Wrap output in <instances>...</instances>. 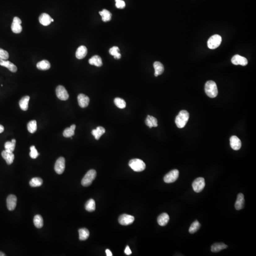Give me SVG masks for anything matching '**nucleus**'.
<instances>
[{
    "mask_svg": "<svg viewBox=\"0 0 256 256\" xmlns=\"http://www.w3.org/2000/svg\"><path fill=\"white\" fill-rule=\"evenodd\" d=\"M189 118V114L186 110H182L176 118L175 123L178 128H183Z\"/></svg>",
    "mask_w": 256,
    "mask_h": 256,
    "instance_id": "1",
    "label": "nucleus"
},
{
    "mask_svg": "<svg viewBox=\"0 0 256 256\" xmlns=\"http://www.w3.org/2000/svg\"><path fill=\"white\" fill-rule=\"evenodd\" d=\"M205 92L208 96L214 98L216 97L218 93L216 84L213 81H208L205 85Z\"/></svg>",
    "mask_w": 256,
    "mask_h": 256,
    "instance_id": "2",
    "label": "nucleus"
},
{
    "mask_svg": "<svg viewBox=\"0 0 256 256\" xmlns=\"http://www.w3.org/2000/svg\"><path fill=\"white\" fill-rule=\"evenodd\" d=\"M129 166L135 172H141L146 168V164L142 160L138 158H135L130 160Z\"/></svg>",
    "mask_w": 256,
    "mask_h": 256,
    "instance_id": "3",
    "label": "nucleus"
},
{
    "mask_svg": "<svg viewBox=\"0 0 256 256\" xmlns=\"http://www.w3.org/2000/svg\"><path fill=\"white\" fill-rule=\"evenodd\" d=\"M97 173L94 169H91L86 173L84 177L82 179L81 184L84 186H88L91 185L93 181L95 179Z\"/></svg>",
    "mask_w": 256,
    "mask_h": 256,
    "instance_id": "4",
    "label": "nucleus"
},
{
    "mask_svg": "<svg viewBox=\"0 0 256 256\" xmlns=\"http://www.w3.org/2000/svg\"><path fill=\"white\" fill-rule=\"evenodd\" d=\"M222 41V37L219 35L212 36L208 41V47L212 50L216 49L221 45Z\"/></svg>",
    "mask_w": 256,
    "mask_h": 256,
    "instance_id": "5",
    "label": "nucleus"
},
{
    "mask_svg": "<svg viewBox=\"0 0 256 256\" xmlns=\"http://www.w3.org/2000/svg\"><path fill=\"white\" fill-rule=\"evenodd\" d=\"M206 185L205 180L203 177H198L194 180L192 184V187L195 192L198 193L202 191Z\"/></svg>",
    "mask_w": 256,
    "mask_h": 256,
    "instance_id": "6",
    "label": "nucleus"
},
{
    "mask_svg": "<svg viewBox=\"0 0 256 256\" xmlns=\"http://www.w3.org/2000/svg\"><path fill=\"white\" fill-rule=\"evenodd\" d=\"M179 176V171L177 169H174L166 175L164 177V181L166 183L174 182Z\"/></svg>",
    "mask_w": 256,
    "mask_h": 256,
    "instance_id": "7",
    "label": "nucleus"
},
{
    "mask_svg": "<svg viewBox=\"0 0 256 256\" xmlns=\"http://www.w3.org/2000/svg\"><path fill=\"white\" fill-rule=\"evenodd\" d=\"M56 95L59 99L66 101L69 98V94L66 88L62 85H59L56 88Z\"/></svg>",
    "mask_w": 256,
    "mask_h": 256,
    "instance_id": "8",
    "label": "nucleus"
},
{
    "mask_svg": "<svg viewBox=\"0 0 256 256\" xmlns=\"http://www.w3.org/2000/svg\"><path fill=\"white\" fill-rule=\"evenodd\" d=\"M55 171L58 174H62L65 169V159L63 157H60L57 159L54 167Z\"/></svg>",
    "mask_w": 256,
    "mask_h": 256,
    "instance_id": "9",
    "label": "nucleus"
},
{
    "mask_svg": "<svg viewBox=\"0 0 256 256\" xmlns=\"http://www.w3.org/2000/svg\"><path fill=\"white\" fill-rule=\"evenodd\" d=\"M22 23L21 20L17 17H15L13 19L11 24V29L14 33L18 34L22 32V28L21 24Z\"/></svg>",
    "mask_w": 256,
    "mask_h": 256,
    "instance_id": "10",
    "label": "nucleus"
},
{
    "mask_svg": "<svg viewBox=\"0 0 256 256\" xmlns=\"http://www.w3.org/2000/svg\"><path fill=\"white\" fill-rule=\"evenodd\" d=\"M134 217L131 215L124 214L119 216V223L122 225H128L133 223Z\"/></svg>",
    "mask_w": 256,
    "mask_h": 256,
    "instance_id": "11",
    "label": "nucleus"
},
{
    "mask_svg": "<svg viewBox=\"0 0 256 256\" xmlns=\"http://www.w3.org/2000/svg\"><path fill=\"white\" fill-rule=\"evenodd\" d=\"M17 198L15 195L10 194L7 198V207L9 210H14L15 209L17 205Z\"/></svg>",
    "mask_w": 256,
    "mask_h": 256,
    "instance_id": "12",
    "label": "nucleus"
},
{
    "mask_svg": "<svg viewBox=\"0 0 256 256\" xmlns=\"http://www.w3.org/2000/svg\"><path fill=\"white\" fill-rule=\"evenodd\" d=\"M232 63L235 65H241V66H245L248 65V60L246 58L240 56L239 55H236L233 56L232 58Z\"/></svg>",
    "mask_w": 256,
    "mask_h": 256,
    "instance_id": "13",
    "label": "nucleus"
},
{
    "mask_svg": "<svg viewBox=\"0 0 256 256\" xmlns=\"http://www.w3.org/2000/svg\"><path fill=\"white\" fill-rule=\"evenodd\" d=\"M78 104L82 108H85L88 106L90 102V99L88 96L83 93H80L77 96Z\"/></svg>",
    "mask_w": 256,
    "mask_h": 256,
    "instance_id": "14",
    "label": "nucleus"
},
{
    "mask_svg": "<svg viewBox=\"0 0 256 256\" xmlns=\"http://www.w3.org/2000/svg\"><path fill=\"white\" fill-rule=\"evenodd\" d=\"M231 148L235 150H238L241 147V142L236 136H232L230 138Z\"/></svg>",
    "mask_w": 256,
    "mask_h": 256,
    "instance_id": "15",
    "label": "nucleus"
},
{
    "mask_svg": "<svg viewBox=\"0 0 256 256\" xmlns=\"http://www.w3.org/2000/svg\"><path fill=\"white\" fill-rule=\"evenodd\" d=\"M0 65L2 67H5L10 71L13 73H15L17 71V67L16 66L7 60L0 59Z\"/></svg>",
    "mask_w": 256,
    "mask_h": 256,
    "instance_id": "16",
    "label": "nucleus"
},
{
    "mask_svg": "<svg viewBox=\"0 0 256 256\" xmlns=\"http://www.w3.org/2000/svg\"><path fill=\"white\" fill-rule=\"evenodd\" d=\"M2 156L8 165H11L13 163L14 159V155L13 152L6 151L5 150L2 152Z\"/></svg>",
    "mask_w": 256,
    "mask_h": 256,
    "instance_id": "17",
    "label": "nucleus"
},
{
    "mask_svg": "<svg viewBox=\"0 0 256 256\" xmlns=\"http://www.w3.org/2000/svg\"><path fill=\"white\" fill-rule=\"evenodd\" d=\"M245 199L244 195L242 193H240L237 196V200L235 204V208L237 210H240L244 208Z\"/></svg>",
    "mask_w": 256,
    "mask_h": 256,
    "instance_id": "18",
    "label": "nucleus"
},
{
    "mask_svg": "<svg viewBox=\"0 0 256 256\" xmlns=\"http://www.w3.org/2000/svg\"><path fill=\"white\" fill-rule=\"evenodd\" d=\"M52 18L49 14L43 13L41 14L39 17V21L42 25L45 26L49 25L51 23Z\"/></svg>",
    "mask_w": 256,
    "mask_h": 256,
    "instance_id": "19",
    "label": "nucleus"
},
{
    "mask_svg": "<svg viewBox=\"0 0 256 256\" xmlns=\"http://www.w3.org/2000/svg\"><path fill=\"white\" fill-rule=\"evenodd\" d=\"M87 54V49L85 46L78 47L76 53V58L78 59H82L86 57Z\"/></svg>",
    "mask_w": 256,
    "mask_h": 256,
    "instance_id": "20",
    "label": "nucleus"
},
{
    "mask_svg": "<svg viewBox=\"0 0 256 256\" xmlns=\"http://www.w3.org/2000/svg\"><path fill=\"white\" fill-rule=\"evenodd\" d=\"M169 216L167 213H163L158 218V223L161 226L166 225L169 222Z\"/></svg>",
    "mask_w": 256,
    "mask_h": 256,
    "instance_id": "21",
    "label": "nucleus"
},
{
    "mask_svg": "<svg viewBox=\"0 0 256 256\" xmlns=\"http://www.w3.org/2000/svg\"><path fill=\"white\" fill-rule=\"evenodd\" d=\"M153 66H154V68L155 69L154 75L156 77L158 76H159V75H161L164 72V66L160 62L156 61V62H154Z\"/></svg>",
    "mask_w": 256,
    "mask_h": 256,
    "instance_id": "22",
    "label": "nucleus"
},
{
    "mask_svg": "<svg viewBox=\"0 0 256 256\" xmlns=\"http://www.w3.org/2000/svg\"><path fill=\"white\" fill-rule=\"evenodd\" d=\"M105 132L104 128L101 126L97 127L96 129L92 131V134L96 140H99L100 137Z\"/></svg>",
    "mask_w": 256,
    "mask_h": 256,
    "instance_id": "23",
    "label": "nucleus"
},
{
    "mask_svg": "<svg viewBox=\"0 0 256 256\" xmlns=\"http://www.w3.org/2000/svg\"><path fill=\"white\" fill-rule=\"evenodd\" d=\"M89 63L90 65H94L97 67H101L102 65L101 58L98 55H95L89 59Z\"/></svg>",
    "mask_w": 256,
    "mask_h": 256,
    "instance_id": "24",
    "label": "nucleus"
},
{
    "mask_svg": "<svg viewBox=\"0 0 256 256\" xmlns=\"http://www.w3.org/2000/svg\"><path fill=\"white\" fill-rule=\"evenodd\" d=\"M145 123L147 126L151 128L153 127H156L158 126V120L156 118L152 116L148 115L145 120Z\"/></svg>",
    "mask_w": 256,
    "mask_h": 256,
    "instance_id": "25",
    "label": "nucleus"
},
{
    "mask_svg": "<svg viewBox=\"0 0 256 256\" xmlns=\"http://www.w3.org/2000/svg\"><path fill=\"white\" fill-rule=\"evenodd\" d=\"M228 248V246L223 243H216L212 245L211 247V251L215 253L220 252L223 249Z\"/></svg>",
    "mask_w": 256,
    "mask_h": 256,
    "instance_id": "26",
    "label": "nucleus"
},
{
    "mask_svg": "<svg viewBox=\"0 0 256 256\" xmlns=\"http://www.w3.org/2000/svg\"><path fill=\"white\" fill-rule=\"evenodd\" d=\"M50 64L47 60H43L38 62L37 64V69L41 70H47L50 68Z\"/></svg>",
    "mask_w": 256,
    "mask_h": 256,
    "instance_id": "27",
    "label": "nucleus"
},
{
    "mask_svg": "<svg viewBox=\"0 0 256 256\" xmlns=\"http://www.w3.org/2000/svg\"><path fill=\"white\" fill-rule=\"evenodd\" d=\"M30 97L28 96H24L19 102L20 107L22 110L27 111L28 109V103Z\"/></svg>",
    "mask_w": 256,
    "mask_h": 256,
    "instance_id": "28",
    "label": "nucleus"
},
{
    "mask_svg": "<svg viewBox=\"0 0 256 256\" xmlns=\"http://www.w3.org/2000/svg\"><path fill=\"white\" fill-rule=\"evenodd\" d=\"M76 128V125L73 124L70 127L66 128L63 132V136L66 138H70L74 136Z\"/></svg>",
    "mask_w": 256,
    "mask_h": 256,
    "instance_id": "29",
    "label": "nucleus"
},
{
    "mask_svg": "<svg viewBox=\"0 0 256 256\" xmlns=\"http://www.w3.org/2000/svg\"><path fill=\"white\" fill-rule=\"evenodd\" d=\"M16 141L15 139H12L11 141H7L4 144V148L6 151L13 152L15 148Z\"/></svg>",
    "mask_w": 256,
    "mask_h": 256,
    "instance_id": "30",
    "label": "nucleus"
},
{
    "mask_svg": "<svg viewBox=\"0 0 256 256\" xmlns=\"http://www.w3.org/2000/svg\"><path fill=\"white\" fill-rule=\"evenodd\" d=\"M99 14L102 16V21L104 22H107L111 20L112 15L109 11L103 9L102 11H100Z\"/></svg>",
    "mask_w": 256,
    "mask_h": 256,
    "instance_id": "31",
    "label": "nucleus"
},
{
    "mask_svg": "<svg viewBox=\"0 0 256 256\" xmlns=\"http://www.w3.org/2000/svg\"><path fill=\"white\" fill-rule=\"evenodd\" d=\"M79 240L80 241H85L88 239L90 235L89 231L86 228H82L79 229Z\"/></svg>",
    "mask_w": 256,
    "mask_h": 256,
    "instance_id": "32",
    "label": "nucleus"
},
{
    "mask_svg": "<svg viewBox=\"0 0 256 256\" xmlns=\"http://www.w3.org/2000/svg\"><path fill=\"white\" fill-rule=\"evenodd\" d=\"M85 208L87 211L92 212L95 210V202L93 199L89 200L85 205Z\"/></svg>",
    "mask_w": 256,
    "mask_h": 256,
    "instance_id": "33",
    "label": "nucleus"
},
{
    "mask_svg": "<svg viewBox=\"0 0 256 256\" xmlns=\"http://www.w3.org/2000/svg\"><path fill=\"white\" fill-rule=\"evenodd\" d=\"M34 224L37 228H41L43 226V219L41 216L36 215L35 216L33 220Z\"/></svg>",
    "mask_w": 256,
    "mask_h": 256,
    "instance_id": "34",
    "label": "nucleus"
},
{
    "mask_svg": "<svg viewBox=\"0 0 256 256\" xmlns=\"http://www.w3.org/2000/svg\"><path fill=\"white\" fill-rule=\"evenodd\" d=\"M201 227V224L198 221H194L191 225L189 229V232L191 234H193L194 233L197 232Z\"/></svg>",
    "mask_w": 256,
    "mask_h": 256,
    "instance_id": "35",
    "label": "nucleus"
},
{
    "mask_svg": "<svg viewBox=\"0 0 256 256\" xmlns=\"http://www.w3.org/2000/svg\"><path fill=\"white\" fill-rule=\"evenodd\" d=\"M42 184V179L39 177H34L29 182V185L32 187H39L41 186Z\"/></svg>",
    "mask_w": 256,
    "mask_h": 256,
    "instance_id": "36",
    "label": "nucleus"
},
{
    "mask_svg": "<svg viewBox=\"0 0 256 256\" xmlns=\"http://www.w3.org/2000/svg\"><path fill=\"white\" fill-rule=\"evenodd\" d=\"M27 128L28 132L31 133H34L35 132H36L37 129L36 120H32L30 121L28 124Z\"/></svg>",
    "mask_w": 256,
    "mask_h": 256,
    "instance_id": "37",
    "label": "nucleus"
},
{
    "mask_svg": "<svg viewBox=\"0 0 256 256\" xmlns=\"http://www.w3.org/2000/svg\"><path fill=\"white\" fill-rule=\"evenodd\" d=\"M119 49L118 47L114 46L111 48L109 50L110 54L111 56H114V58L116 59H119L121 58V54L119 53Z\"/></svg>",
    "mask_w": 256,
    "mask_h": 256,
    "instance_id": "38",
    "label": "nucleus"
},
{
    "mask_svg": "<svg viewBox=\"0 0 256 256\" xmlns=\"http://www.w3.org/2000/svg\"><path fill=\"white\" fill-rule=\"evenodd\" d=\"M114 102H115V104L116 106L118 108L121 109L125 108L126 107V103L125 101L123 99L119 98V97H117V98L115 99Z\"/></svg>",
    "mask_w": 256,
    "mask_h": 256,
    "instance_id": "39",
    "label": "nucleus"
},
{
    "mask_svg": "<svg viewBox=\"0 0 256 256\" xmlns=\"http://www.w3.org/2000/svg\"><path fill=\"white\" fill-rule=\"evenodd\" d=\"M30 150L31 152L29 153V156L33 159H35L40 155L34 146H31Z\"/></svg>",
    "mask_w": 256,
    "mask_h": 256,
    "instance_id": "40",
    "label": "nucleus"
},
{
    "mask_svg": "<svg viewBox=\"0 0 256 256\" xmlns=\"http://www.w3.org/2000/svg\"><path fill=\"white\" fill-rule=\"evenodd\" d=\"M9 55L7 51L0 48V59L7 60L9 59Z\"/></svg>",
    "mask_w": 256,
    "mask_h": 256,
    "instance_id": "41",
    "label": "nucleus"
},
{
    "mask_svg": "<svg viewBox=\"0 0 256 256\" xmlns=\"http://www.w3.org/2000/svg\"><path fill=\"white\" fill-rule=\"evenodd\" d=\"M116 7L118 9H124L125 7V2L123 0H115Z\"/></svg>",
    "mask_w": 256,
    "mask_h": 256,
    "instance_id": "42",
    "label": "nucleus"
},
{
    "mask_svg": "<svg viewBox=\"0 0 256 256\" xmlns=\"http://www.w3.org/2000/svg\"><path fill=\"white\" fill-rule=\"evenodd\" d=\"M124 252L127 255H130L132 254V251H131V249H130V248H129V246H127L125 249Z\"/></svg>",
    "mask_w": 256,
    "mask_h": 256,
    "instance_id": "43",
    "label": "nucleus"
},
{
    "mask_svg": "<svg viewBox=\"0 0 256 256\" xmlns=\"http://www.w3.org/2000/svg\"><path fill=\"white\" fill-rule=\"evenodd\" d=\"M105 252H106V254L107 256H112V253H111V251L110 250H109V249H107L106 250H105Z\"/></svg>",
    "mask_w": 256,
    "mask_h": 256,
    "instance_id": "44",
    "label": "nucleus"
},
{
    "mask_svg": "<svg viewBox=\"0 0 256 256\" xmlns=\"http://www.w3.org/2000/svg\"><path fill=\"white\" fill-rule=\"evenodd\" d=\"M4 127L2 125H0V133H1L4 131Z\"/></svg>",
    "mask_w": 256,
    "mask_h": 256,
    "instance_id": "45",
    "label": "nucleus"
},
{
    "mask_svg": "<svg viewBox=\"0 0 256 256\" xmlns=\"http://www.w3.org/2000/svg\"><path fill=\"white\" fill-rule=\"evenodd\" d=\"M6 256L4 253H3V252H1V251H0V256Z\"/></svg>",
    "mask_w": 256,
    "mask_h": 256,
    "instance_id": "46",
    "label": "nucleus"
},
{
    "mask_svg": "<svg viewBox=\"0 0 256 256\" xmlns=\"http://www.w3.org/2000/svg\"><path fill=\"white\" fill-rule=\"evenodd\" d=\"M51 22H54V19H53L52 18Z\"/></svg>",
    "mask_w": 256,
    "mask_h": 256,
    "instance_id": "47",
    "label": "nucleus"
}]
</instances>
